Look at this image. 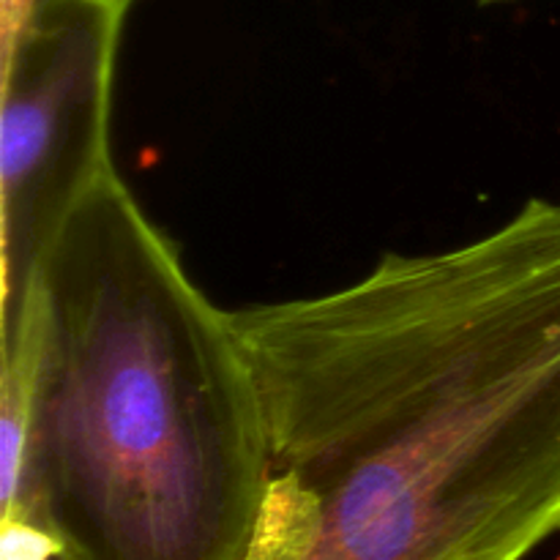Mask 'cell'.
Masks as SVG:
<instances>
[{
	"label": "cell",
	"mask_w": 560,
	"mask_h": 560,
	"mask_svg": "<svg viewBox=\"0 0 560 560\" xmlns=\"http://www.w3.org/2000/svg\"><path fill=\"white\" fill-rule=\"evenodd\" d=\"M230 317L268 435L241 560H528L560 534V202Z\"/></svg>",
	"instance_id": "6da1fadb"
},
{
	"label": "cell",
	"mask_w": 560,
	"mask_h": 560,
	"mask_svg": "<svg viewBox=\"0 0 560 560\" xmlns=\"http://www.w3.org/2000/svg\"><path fill=\"white\" fill-rule=\"evenodd\" d=\"M25 306L31 438L0 523L44 530L71 560L244 558L268 485L255 372L230 312L115 167L60 230Z\"/></svg>",
	"instance_id": "7a4b0ae2"
},
{
	"label": "cell",
	"mask_w": 560,
	"mask_h": 560,
	"mask_svg": "<svg viewBox=\"0 0 560 560\" xmlns=\"http://www.w3.org/2000/svg\"><path fill=\"white\" fill-rule=\"evenodd\" d=\"M131 3L38 0L0 60V326L20 315L60 230L113 167V77Z\"/></svg>",
	"instance_id": "3957f363"
},
{
	"label": "cell",
	"mask_w": 560,
	"mask_h": 560,
	"mask_svg": "<svg viewBox=\"0 0 560 560\" xmlns=\"http://www.w3.org/2000/svg\"><path fill=\"white\" fill-rule=\"evenodd\" d=\"M0 560H71L58 541L31 525L0 523Z\"/></svg>",
	"instance_id": "277c9868"
},
{
	"label": "cell",
	"mask_w": 560,
	"mask_h": 560,
	"mask_svg": "<svg viewBox=\"0 0 560 560\" xmlns=\"http://www.w3.org/2000/svg\"><path fill=\"white\" fill-rule=\"evenodd\" d=\"M38 0H0V60H5Z\"/></svg>",
	"instance_id": "5b68a950"
},
{
	"label": "cell",
	"mask_w": 560,
	"mask_h": 560,
	"mask_svg": "<svg viewBox=\"0 0 560 560\" xmlns=\"http://www.w3.org/2000/svg\"><path fill=\"white\" fill-rule=\"evenodd\" d=\"M481 5H495V3H512V0H476Z\"/></svg>",
	"instance_id": "8992f818"
}]
</instances>
